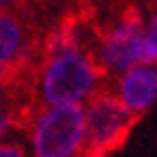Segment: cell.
Returning <instances> with one entry per match:
<instances>
[{
	"instance_id": "6da1fadb",
	"label": "cell",
	"mask_w": 157,
	"mask_h": 157,
	"mask_svg": "<svg viewBox=\"0 0 157 157\" xmlns=\"http://www.w3.org/2000/svg\"><path fill=\"white\" fill-rule=\"evenodd\" d=\"M141 112L132 110L121 97L97 94L85 112V137L81 151L85 155H108L126 144Z\"/></svg>"
},
{
	"instance_id": "7a4b0ae2",
	"label": "cell",
	"mask_w": 157,
	"mask_h": 157,
	"mask_svg": "<svg viewBox=\"0 0 157 157\" xmlns=\"http://www.w3.org/2000/svg\"><path fill=\"white\" fill-rule=\"evenodd\" d=\"M40 78H43L40 88L45 103L49 105L78 103L85 94L92 92L99 78V70L88 56L78 52H65L56 54L47 63Z\"/></svg>"
},
{
	"instance_id": "3957f363",
	"label": "cell",
	"mask_w": 157,
	"mask_h": 157,
	"mask_svg": "<svg viewBox=\"0 0 157 157\" xmlns=\"http://www.w3.org/2000/svg\"><path fill=\"white\" fill-rule=\"evenodd\" d=\"M85 137V112L78 103L52 105L34 128V153L38 157H70L81 151Z\"/></svg>"
},
{
	"instance_id": "277c9868",
	"label": "cell",
	"mask_w": 157,
	"mask_h": 157,
	"mask_svg": "<svg viewBox=\"0 0 157 157\" xmlns=\"http://www.w3.org/2000/svg\"><path fill=\"white\" fill-rule=\"evenodd\" d=\"M144 25L137 9L128 7L121 13V20L103 36L101 40V59L112 72L126 74L130 67L141 63V47H144Z\"/></svg>"
},
{
	"instance_id": "5b68a950",
	"label": "cell",
	"mask_w": 157,
	"mask_h": 157,
	"mask_svg": "<svg viewBox=\"0 0 157 157\" xmlns=\"http://www.w3.org/2000/svg\"><path fill=\"white\" fill-rule=\"evenodd\" d=\"M121 99L130 105L132 110H137L144 115V110L155 101L157 97V70L151 63L144 65H135L121 78Z\"/></svg>"
},
{
	"instance_id": "8992f818",
	"label": "cell",
	"mask_w": 157,
	"mask_h": 157,
	"mask_svg": "<svg viewBox=\"0 0 157 157\" xmlns=\"http://www.w3.org/2000/svg\"><path fill=\"white\" fill-rule=\"evenodd\" d=\"M20 40H23L20 23L11 13L0 11V67L9 65V61L20 47Z\"/></svg>"
},
{
	"instance_id": "52a82bcc",
	"label": "cell",
	"mask_w": 157,
	"mask_h": 157,
	"mask_svg": "<svg viewBox=\"0 0 157 157\" xmlns=\"http://www.w3.org/2000/svg\"><path fill=\"white\" fill-rule=\"evenodd\" d=\"M141 63H157V16L151 20L146 36H144V47H141Z\"/></svg>"
},
{
	"instance_id": "ba28073f",
	"label": "cell",
	"mask_w": 157,
	"mask_h": 157,
	"mask_svg": "<svg viewBox=\"0 0 157 157\" xmlns=\"http://www.w3.org/2000/svg\"><path fill=\"white\" fill-rule=\"evenodd\" d=\"M25 155V151L16 144H0V157H20Z\"/></svg>"
},
{
	"instance_id": "9c48e42d",
	"label": "cell",
	"mask_w": 157,
	"mask_h": 157,
	"mask_svg": "<svg viewBox=\"0 0 157 157\" xmlns=\"http://www.w3.org/2000/svg\"><path fill=\"white\" fill-rule=\"evenodd\" d=\"M11 124H13V117H11L7 110L0 108V135H5V132H7V128H9Z\"/></svg>"
},
{
	"instance_id": "30bf717a",
	"label": "cell",
	"mask_w": 157,
	"mask_h": 157,
	"mask_svg": "<svg viewBox=\"0 0 157 157\" xmlns=\"http://www.w3.org/2000/svg\"><path fill=\"white\" fill-rule=\"evenodd\" d=\"M5 76H7V72H5V67H0V88H2V83H5Z\"/></svg>"
},
{
	"instance_id": "8fae6325",
	"label": "cell",
	"mask_w": 157,
	"mask_h": 157,
	"mask_svg": "<svg viewBox=\"0 0 157 157\" xmlns=\"http://www.w3.org/2000/svg\"><path fill=\"white\" fill-rule=\"evenodd\" d=\"M5 2H7V0H0V9H2V7H5Z\"/></svg>"
}]
</instances>
